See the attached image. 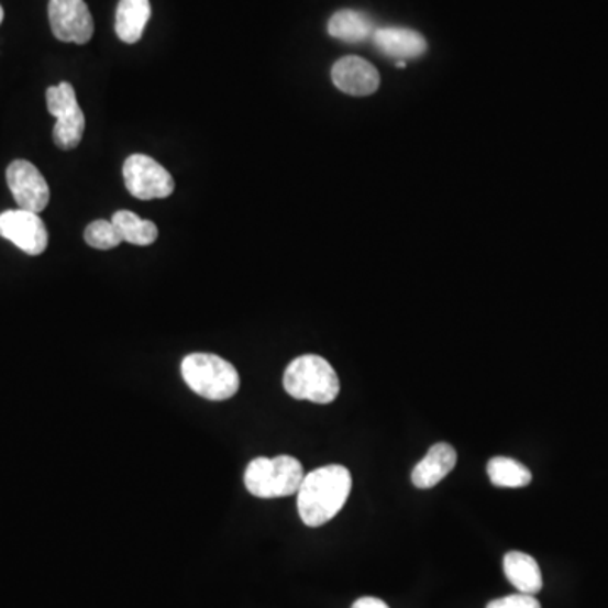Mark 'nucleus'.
<instances>
[{"mask_svg":"<svg viewBox=\"0 0 608 608\" xmlns=\"http://www.w3.org/2000/svg\"><path fill=\"white\" fill-rule=\"evenodd\" d=\"M352 608H389L387 607L386 601L380 600L376 597H362L352 605Z\"/></svg>","mask_w":608,"mask_h":608,"instance_id":"obj_21","label":"nucleus"},{"mask_svg":"<svg viewBox=\"0 0 608 608\" xmlns=\"http://www.w3.org/2000/svg\"><path fill=\"white\" fill-rule=\"evenodd\" d=\"M124 183L129 194L137 200H161L172 197L175 179L165 166L146 154H132L124 163Z\"/></svg>","mask_w":608,"mask_h":608,"instance_id":"obj_5","label":"nucleus"},{"mask_svg":"<svg viewBox=\"0 0 608 608\" xmlns=\"http://www.w3.org/2000/svg\"><path fill=\"white\" fill-rule=\"evenodd\" d=\"M0 237L12 242L27 255H41L48 247V230L40 213L27 210H5L0 213Z\"/></svg>","mask_w":608,"mask_h":608,"instance_id":"obj_7","label":"nucleus"},{"mask_svg":"<svg viewBox=\"0 0 608 608\" xmlns=\"http://www.w3.org/2000/svg\"><path fill=\"white\" fill-rule=\"evenodd\" d=\"M372 41H374L376 48L383 55L397 59V62L419 58L428 49L427 40H424L423 34H419L418 31L408 30V27H377Z\"/></svg>","mask_w":608,"mask_h":608,"instance_id":"obj_10","label":"nucleus"},{"mask_svg":"<svg viewBox=\"0 0 608 608\" xmlns=\"http://www.w3.org/2000/svg\"><path fill=\"white\" fill-rule=\"evenodd\" d=\"M85 132V113L78 107L74 112L56 119L55 128H53V141L59 150H75L81 143Z\"/></svg>","mask_w":608,"mask_h":608,"instance_id":"obj_17","label":"nucleus"},{"mask_svg":"<svg viewBox=\"0 0 608 608\" xmlns=\"http://www.w3.org/2000/svg\"><path fill=\"white\" fill-rule=\"evenodd\" d=\"M49 24L56 40L87 44L93 36V18L85 0H49Z\"/></svg>","mask_w":608,"mask_h":608,"instance_id":"obj_8","label":"nucleus"},{"mask_svg":"<svg viewBox=\"0 0 608 608\" xmlns=\"http://www.w3.org/2000/svg\"><path fill=\"white\" fill-rule=\"evenodd\" d=\"M487 608H541V604L535 600L534 595L518 594L497 598V600L490 601Z\"/></svg>","mask_w":608,"mask_h":608,"instance_id":"obj_20","label":"nucleus"},{"mask_svg":"<svg viewBox=\"0 0 608 608\" xmlns=\"http://www.w3.org/2000/svg\"><path fill=\"white\" fill-rule=\"evenodd\" d=\"M286 393L317 405H330L340 394V380L329 361L320 355H301L286 368L283 377Z\"/></svg>","mask_w":608,"mask_h":608,"instance_id":"obj_2","label":"nucleus"},{"mask_svg":"<svg viewBox=\"0 0 608 608\" xmlns=\"http://www.w3.org/2000/svg\"><path fill=\"white\" fill-rule=\"evenodd\" d=\"M112 223L121 233L122 241L132 245H151L156 242L157 232L156 223L151 220H143L129 210L113 213Z\"/></svg>","mask_w":608,"mask_h":608,"instance_id":"obj_15","label":"nucleus"},{"mask_svg":"<svg viewBox=\"0 0 608 608\" xmlns=\"http://www.w3.org/2000/svg\"><path fill=\"white\" fill-rule=\"evenodd\" d=\"M186 386L208 401H226L237 394L241 377L237 368L213 354H190L181 362Z\"/></svg>","mask_w":608,"mask_h":608,"instance_id":"obj_3","label":"nucleus"},{"mask_svg":"<svg viewBox=\"0 0 608 608\" xmlns=\"http://www.w3.org/2000/svg\"><path fill=\"white\" fill-rule=\"evenodd\" d=\"M456 450L449 443H436L431 446L411 474L412 484L418 488H433L440 484L456 465Z\"/></svg>","mask_w":608,"mask_h":608,"instance_id":"obj_11","label":"nucleus"},{"mask_svg":"<svg viewBox=\"0 0 608 608\" xmlns=\"http://www.w3.org/2000/svg\"><path fill=\"white\" fill-rule=\"evenodd\" d=\"M487 474L496 487L519 488L531 484L532 474L518 460L496 456L487 465Z\"/></svg>","mask_w":608,"mask_h":608,"instance_id":"obj_16","label":"nucleus"},{"mask_svg":"<svg viewBox=\"0 0 608 608\" xmlns=\"http://www.w3.org/2000/svg\"><path fill=\"white\" fill-rule=\"evenodd\" d=\"M150 19V0H121L115 12L117 36L128 44L137 43L143 37Z\"/></svg>","mask_w":608,"mask_h":608,"instance_id":"obj_13","label":"nucleus"},{"mask_svg":"<svg viewBox=\"0 0 608 608\" xmlns=\"http://www.w3.org/2000/svg\"><path fill=\"white\" fill-rule=\"evenodd\" d=\"M85 242L90 247L99 248V251H110V248L119 247L122 244L121 233L113 225L112 220H96L85 229Z\"/></svg>","mask_w":608,"mask_h":608,"instance_id":"obj_18","label":"nucleus"},{"mask_svg":"<svg viewBox=\"0 0 608 608\" xmlns=\"http://www.w3.org/2000/svg\"><path fill=\"white\" fill-rule=\"evenodd\" d=\"M305 478L299 460L280 455L276 458L252 460L245 468L244 482L248 493L259 499H277L298 494Z\"/></svg>","mask_w":608,"mask_h":608,"instance_id":"obj_4","label":"nucleus"},{"mask_svg":"<svg viewBox=\"0 0 608 608\" xmlns=\"http://www.w3.org/2000/svg\"><path fill=\"white\" fill-rule=\"evenodd\" d=\"M9 190L21 210L41 213L48 207L49 186L40 169L26 159H15L5 172Z\"/></svg>","mask_w":608,"mask_h":608,"instance_id":"obj_6","label":"nucleus"},{"mask_svg":"<svg viewBox=\"0 0 608 608\" xmlns=\"http://www.w3.org/2000/svg\"><path fill=\"white\" fill-rule=\"evenodd\" d=\"M377 27L365 12L343 9L335 12L329 21L330 36L343 43H364L372 40Z\"/></svg>","mask_w":608,"mask_h":608,"instance_id":"obj_14","label":"nucleus"},{"mask_svg":"<svg viewBox=\"0 0 608 608\" xmlns=\"http://www.w3.org/2000/svg\"><path fill=\"white\" fill-rule=\"evenodd\" d=\"M332 80L346 96H371L379 88L380 77L376 66L358 56H345L332 68Z\"/></svg>","mask_w":608,"mask_h":608,"instance_id":"obj_9","label":"nucleus"},{"mask_svg":"<svg viewBox=\"0 0 608 608\" xmlns=\"http://www.w3.org/2000/svg\"><path fill=\"white\" fill-rule=\"evenodd\" d=\"M2 21H4V9L0 5V24H2Z\"/></svg>","mask_w":608,"mask_h":608,"instance_id":"obj_22","label":"nucleus"},{"mask_svg":"<svg viewBox=\"0 0 608 608\" xmlns=\"http://www.w3.org/2000/svg\"><path fill=\"white\" fill-rule=\"evenodd\" d=\"M46 103H48V112L56 119L74 112L75 109L80 107L78 106L74 85L68 84V81H62L56 87H49L46 90Z\"/></svg>","mask_w":608,"mask_h":608,"instance_id":"obj_19","label":"nucleus"},{"mask_svg":"<svg viewBox=\"0 0 608 608\" xmlns=\"http://www.w3.org/2000/svg\"><path fill=\"white\" fill-rule=\"evenodd\" d=\"M504 573L510 585L518 588L519 594L535 595L543 588V575L540 565L531 554L521 551H510L504 557Z\"/></svg>","mask_w":608,"mask_h":608,"instance_id":"obj_12","label":"nucleus"},{"mask_svg":"<svg viewBox=\"0 0 608 608\" xmlns=\"http://www.w3.org/2000/svg\"><path fill=\"white\" fill-rule=\"evenodd\" d=\"M352 493V475L342 465H327L305 474L298 490L299 518L308 528H320L343 509Z\"/></svg>","mask_w":608,"mask_h":608,"instance_id":"obj_1","label":"nucleus"}]
</instances>
